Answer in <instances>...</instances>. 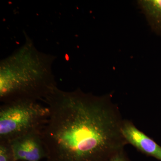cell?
<instances>
[{
  "mask_svg": "<svg viewBox=\"0 0 161 161\" xmlns=\"http://www.w3.org/2000/svg\"><path fill=\"white\" fill-rule=\"evenodd\" d=\"M43 102L50 111L41 133L47 161H107L127 144L109 95L57 87Z\"/></svg>",
  "mask_w": 161,
  "mask_h": 161,
  "instance_id": "obj_1",
  "label": "cell"
},
{
  "mask_svg": "<svg viewBox=\"0 0 161 161\" xmlns=\"http://www.w3.org/2000/svg\"><path fill=\"white\" fill-rule=\"evenodd\" d=\"M26 41L0 62V100H44L57 87L52 64L56 57L38 51L24 32Z\"/></svg>",
  "mask_w": 161,
  "mask_h": 161,
  "instance_id": "obj_2",
  "label": "cell"
},
{
  "mask_svg": "<svg viewBox=\"0 0 161 161\" xmlns=\"http://www.w3.org/2000/svg\"><path fill=\"white\" fill-rule=\"evenodd\" d=\"M10 143L15 161H40L46 158V150L40 133L27 134Z\"/></svg>",
  "mask_w": 161,
  "mask_h": 161,
  "instance_id": "obj_4",
  "label": "cell"
},
{
  "mask_svg": "<svg viewBox=\"0 0 161 161\" xmlns=\"http://www.w3.org/2000/svg\"></svg>",
  "mask_w": 161,
  "mask_h": 161,
  "instance_id": "obj_9",
  "label": "cell"
},
{
  "mask_svg": "<svg viewBox=\"0 0 161 161\" xmlns=\"http://www.w3.org/2000/svg\"><path fill=\"white\" fill-rule=\"evenodd\" d=\"M0 161H15L10 142L0 141Z\"/></svg>",
  "mask_w": 161,
  "mask_h": 161,
  "instance_id": "obj_7",
  "label": "cell"
},
{
  "mask_svg": "<svg viewBox=\"0 0 161 161\" xmlns=\"http://www.w3.org/2000/svg\"><path fill=\"white\" fill-rule=\"evenodd\" d=\"M50 115L48 107L37 101L19 100L0 107V141L11 142L30 133H42Z\"/></svg>",
  "mask_w": 161,
  "mask_h": 161,
  "instance_id": "obj_3",
  "label": "cell"
},
{
  "mask_svg": "<svg viewBox=\"0 0 161 161\" xmlns=\"http://www.w3.org/2000/svg\"><path fill=\"white\" fill-rule=\"evenodd\" d=\"M122 132L127 144H130L141 152L161 161V147L139 130L130 121L124 120Z\"/></svg>",
  "mask_w": 161,
  "mask_h": 161,
  "instance_id": "obj_5",
  "label": "cell"
},
{
  "mask_svg": "<svg viewBox=\"0 0 161 161\" xmlns=\"http://www.w3.org/2000/svg\"><path fill=\"white\" fill-rule=\"evenodd\" d=\"M137 3L153 31L161 36V0H140Z\"/></svg>",
  "mask_w": 161,
  "mask_h": 161,
  "instance_id": "obj_6",
  "label": "cell"
},
{
  "mask_svg": "<svg viewBox=\"0 0 161 161\" xmlns=\"http://www.w3.org/2000/svg\"><path fill=\"white\" fill-rule=\"evenodd\" d=\"M107 161H130L128 157L125 154L124 150H122L120 152L113 155Z\"/></svg>",
  "mask_w": 161,
  "mask_h": 161,
  "instance_id": "obj_8",
  "label": "cell"
}]
</instances>
